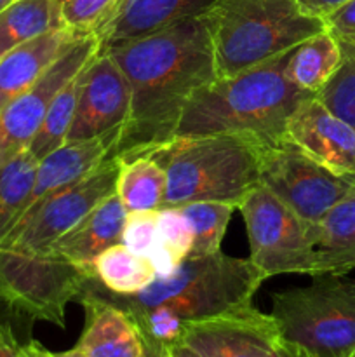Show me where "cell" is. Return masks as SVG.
Instances as JSON below:
<instances>
[{
	"label": "cell",
	"instance_id": "27",
	"mask_svg": "<svg viewBox=\"0 0 355 357\" xmlns=\"http://www.w3.org/2000/svg\"><path fill=\"white\" fill-rule=\"evenodd\" d=\"M194 232V246L188 257H205L221 251L223 237L235 206L226 202H190L180 206Z\"/></svg>",
	"mask_w": 355,
	"mask_h": 357
},
{
	"label": "cell",
	"instance_id": "17",
	"mask_svg": "<svg viewBox=\"0 0 355 357\" xmlns=\"http://www.w3.org/2000/svg\"><path fill=\"white\" fill-rule=\"evenodd\" d=\"M79 37L84 35L63 26L31 38L0 56V110L30 89L59 54Z\"/></svg>",
	"mask_w": 355,
	"mask_h": 357
},
{
	"label": "cell",
	"instance_id": "31",
	"mask_svg": "<svg viewBox=\"0 0 355 357\" xmlns=\"http://www.w3.org/2000/svg\"><path fill=\"white\" fill-rule=\"evenodd\" d=\"M157 223H159L160 239L187 258L190 255L191 246H194V232H191L190 222L181 213V209H159V213H157Z\"/></svg>",
	"mask_w": 355,
	"mask_h": 357
},
{
	"label": "cell",
	"instance_id": "10",
	"mask_svg": "<svg viewBox=\"0 0 355 357\" xmlns=\"http://www.w3.org/2000/svg\"><path fill=\"white\" fill-rule=\"evenodd\" d=\"M354 183L355 178L334 174L289 139L265 143L261 150L260 185L310 225H315Z\"/></svg>",
	"mask_w": 355,
	"mask_h": 357
},
{
	"label": "cell",
	"instance_id": "9",
	"mask_svg": "<svg viewBox=\"0 0 355 357\" xmlns=\"http://www.w3.org/2000/svg\"><path fill=\"white\" fill-rule=\"evenodd\" d=\"M120 159L106 157L93 171L52 192L28 209L0 241L3 250L45 255L52 243L77 225L103 199L115 194Z\"/></svg>",
	"mask_w": 355,
	"mask_h": 357
},
{
	"label": "cell",
	"instance_id": "37",
	"mask_svg": "<svg viewBox=\"0 0 355 357\" xmlns=\"http://www.w3.org/2000/svg\"><path fill=\"white\" fill-rule=\"evenodd\" d=\"M159 357H200V356H198L194 349L184 345L183 342H174V344L164 347Z\"/></svg>",
	"mask_w": 355,
	"mask_h": 357
},
{
	"label": "cell",
	"instance_id": "35",
	"mask_svg": "<svg viewBox=\"0 0 355 357\" xmlns=\"http://www.w3.org/2000/svg\"><path fill=\"white\" fill-rule=\"evenodd\" d=\"M19 347L9 324L0 323V357H17Z\"/></svg>",
	"mask_w": 355,
	"mask_h": 357
},
{
	"label": "cell",
	"instance_id": "33",
	"mask_svg": "<svg viewBox=\"0 0 355 357\" xmlns=\"http://www.w3.org/2000/svg\"><path fill=\"white\" fill-rule=\"evenodd\" d=\"M146 258L150 260L153 271H155V275L159 279L171 278V275L178 271V267L181 265V261L184 260L183 255H180L176 250H174V248H171L169 244L164 243L160 237Z\"/></svg>",
	"mask_w": 355,
	"mask_h": 357
},
{
	"label": "cell",
	"instance_id": "18",
	"mask_svg": "<svg viewBox=\"0 0 355 357\" xmlns=\"http://www.w3.org/2000/svg\"><path fill=\"white\" fill-rule=\"evenodd\" d=\"M127 209L117 194L108 195L90 209L73 229L54 241L49 253L59 255L77 265L93 267L94 260L108 248L122 243Z\"/></svg>",
	"mask_w": 355,
	"mask_h": 357
},
{
	"label": "cell",
	"instance_id": "13",
	"mask_svg": "<svg viewBox=\"0 0 355 357\" xmlns=\"http://www.w3.org/2000/svg\"><path fill=\"white\" fill-rule=\"evenodd\" d=\"M282 337L271 314L253 303L184 324L180 342L200 357H274Z\"/></svg>",
	"mask_w": 355,
	"mask_h": 357
},
{
	"label": "cell",
	"instance_id": "4",
	"mask_svg": "<svg viewBox=\"0 0 355 357\" xmlns=\"http://www.w3.org/2000/svg\"><path fill=\"white\" fill-rule=\"evenodd\" d=\"M265 142L244 132L174 136L143 155L155 160L167 176L162 208L190 202H226L235 208L260 185Z\"/></svg>",
	"mask_w": 355,
	"mask_h": 357
},
{
	"label": "cell",
	"instance_id": "21",
	"mask_svg": "<svg viewBox=\"0 0 355 357\" xmlns=\"http://www.w3.org/2000/svg\"><path fill=\"white\" fill-rule=\"evenodd\" d=\"M340 65V42L329 30H324L291 49L285 63V75L301 91L317 94L333 79Z\"/></svg>",
	"mask_w": 355,
	"mask_h": 357
},
{
	"label": "cell",
	"instance_id": "39",
	"mask_svg": "<svg viewBox=\"0 0 355 357\" xmlns=\"http://www.w3.org/2000/svg\"><path fill=\"white\" fill-rule=\"evenodd\" d=\"M52 357H86L79 349H72V351H66V352H52Z\"/></svg>",
	"mask_w": 355,
	"mask_h": 357
},
{
	"label": "cell",
	"instance_id": "40",
	"mask_svg": "<svg viewBox=\"0 0 355 357\" xmlns=\"http://www.w3.org/2000/svg\"><path fill=\"white\" fill-rule=\"evenodd\" d=\"M17 357H33V356H31L30 349H28V342H26V344H21L19 351H17Z\"/></svg>",
	"mask_w": 355,
	"mask_h": 357
},
{
	"label": "cell",
	"instance_id": "25",
	"mask_svg": "<svg viewBox=\"0 0 355 357\" xmlns=\"http://www.w3.org/2000/svg\"><path fill=\"white\" fill-rule=\"evenodd\" d=\"M38 159L24 150L0 167V241L21 218L37 174Z\"/></svg>",
	"mask_w": 355,
	"mask_h": 357
},
{
	"label": "cell",
	"instance_id": "24",
	"mask_svg": "<svg viewBox=\"0 0 355 357\" xmlns=\"http://www.w3.org/2000/svg\"><path fill=\"white\" fill-rule=\"evenodd\" d=\"M93 268L97 281L115 295H134L157 279L148 258L134 255L122 243L104 250Z\"/></svg>",
	"mask_w": 355,
	"mask_h": 357
},
{
	"label": "cell",
	"instance_id": "20",
	"mask_svg": "<svg viewBox=\"0 0 355 357\" xmlns=\"http://www.w3.org/2000/svg\"><path fill=\"white\" fill-rule=\"evenodd\" d=\"M108 152H110V143L106 139H79V142H66L65 145L38 160L35 183L26 199L23 215L49 194L93 171L97 164L106 159Z\"/></svg>",
	"mask_w": 355,
	"mask_h": 357
},
{
	"label": "cell",
	"instance_id": "34",
	"mask_svg": "<svg viewBox=\"0 0 355 357\" xmlns=\"http://www.w3.org/2000/svg\"><path fill=\"white\" fill-rule=\"evenodd\" d=\"M306 13L313 14V16L326 17L327 14H331L333 10H336L338 7L343 6L348 0H296Z\"/></svg>",
	"mask_w": 355,
	"mask_h": 357
},
{
	"label": "cell",
	"instance_id": "2",
	"mask_svg": "<svg viewBox=\"0 0 355 357\" xmlns=\"http://www.w3.org/2000/svg\"><path fill=\"white\" fill-rule=\"evenodd\" d=\"M265 279L249 258L218 251L187 257L171 278H157L134 295L108 291L96 275L86 288L124 310L138 328L145 356L159 357L164 347L180 342L184 324L249 305Z\"/></svg>",
	"mask_w": 355,
	"mask_h": 357
},
{
	"label": "cell",
	"instance_id": "16",
	"mask_svg": "<svg viewBox=\"0 0 355 357\" xmlns=\"http://www.w3.org/2000/svg\"><path fill=\"white\" fill-rule=\"evenodd\" d=\"M77 303L86 310V326L77 349L86 357H145L131 317L84 286Z\"/></svg>",
	"mask_w": 355,
	"mask_h": 357
},
{
	"label": "cell",
	"instance_id": "38",
	"mask_svg": "<svg viewBox=\"0 0 355 357\" xmlns=\"http://www.w3.org/2000/svg\"><path fill=\"white\" fill-rule=\"evenodd\" d=\"M28 349H30L31 356H33V357H52L51 351H47L45 347H42V345L38 344V342H35V340L28 342Z\"/></svg>",
	"mask_w": 355,
	"mask_h": 357
},
{
	"label": "cell",
	"instance_id": "30",
	"mask_svg": "<svg viewBox=\"0 0 355 357\" xmlns=\"http://www.w3.org/2000/svg\"><path fill=\"white\" fill-rule=\"evenodd\" d=\"M159 211H134L127 213L124 230H122V244L139 257H148L152 248L159 241Z\"/></svg>",
	"mask_w": 355,
	"mask_h": 357
},
{
	"label": "cell",
	"instance_id": "42",
	"mask_svg": "<svg viewBox=\"0 0 355 357\" xmlns=\"http://www.w3.org/2000/svg\"><path fill=\"white\" fill-rule=\"evenodd\" d=\"M350 357H355V352H354V354H352V356H350Z\"/></svg>",
	"mask_w": 355,
	"mask_h": 357
},
{
	"label": "cell",
	"instance_id": "23",
	"mask_svg": "<svg viewBox=\"0 0 355 357\" xmlns=\"http://www.w3.org/2000/svg\"><path fill=\"white\" fill-rule=\"evenodd\" d=\"M63 28L58 0H13L0 10V56Z\"/></svg>",
	"mask_w": 355,
	"mask_h": 357
},
{
	"label": "cell",
	"instance_id": "7",
	"mask_svg": "<svg viewBox=\"0 0 355 357\" xmlns=\"http://www.w3.org/2000/svg\"><path fill=\"white\" fill-rule=\"evenodd\" d=\"M94 268L54 253L28 255L0 248V305L28 321L65 328L66 307L77 302Z\"/></svg>",
	"mask_w": 355,
	"mask_h": 357
},
{
	"label": "cell",
	"instance_id": "19",
	"mask_svg": "<svg viewBox=\"0 0 355 357\" xmlns=\"http://www.w3.org/2000/svg\"><path fill=\"white\" fill-rule=\"evenodd\" d=\"M313 253L312 275H347L355 271V183L313 225Z\"/></svg>",
	"mask_w": 355,
	"mask_h": 357
},
{
	"label": "cell",
	"instance_id": "15",
	"mask_svg": "<svg viewBox=\"0 0 355 357\" xmlns=\"http://www.w3.org/2000/svg\"><path fill=\"white\" fill-rule=\"evenodd\" d=\"M216 0H117L94 35L100 49L145 37L187 17L200 16Z\"/></svg>",
	"mask_w": 355,
	"mask_h": 357
},
{
	"label": "cell",
	"instance_id": "22",
	"mask_svg": "<svg viewBox=\"0 0 355 357\" xmlns=\"http://www.w3.org/2000/svg\"><path fill=\"white\" fill-rule=\"evenodd\" d=\"M167 190L166 171L148 155L120 160L115 194L127 213L159 211Z\"/></svg>",
	"mask_w": 355,
	"mask_h": 357
},
{
	"label": "cell",
	"instance_id": "36",
	"mask_svg": "<svg viewBox=\"0 0 355 357\" xmlns=\"http://www.w3.org/2000/svg\"><path fill=\"white\" fill-rule=\"evenodd\" d=\"M274 357H315V356L310 354V352L305 351V349L298 347V345L289 344V342L285 340H281V344H278L277 349H275Z\"/></svg>",
	"mask_w": 355,
	"mask_h": 357
},
{
	"label": "cell",
	"instance_id": "26",
	"mask_svg": "<svg viewBox=\"0 0 355 357\" xmlns=\"http://www.w3.org/2000/svg\"><path fill=\"white\" fill-rule=\"evenodd\" d=\"M77 96H79V73L58 91V94L45 112L40 129L28 146V150L38 160L54 152L61 145H65L66 139H68L73 115H75Z\"/></svg>",
	"mask_w": 355,
	"mask_h": 357
},
{
	"label": "cell",
	"instance_id": "41",
	"mask_svg": "<svg viewBox=\"0 0 355 357\" xmlns=\"http://www.w3.org/2000/svg\"><path fill=\"white\" fill-rule=\"evenodd\" d=\"M10 2H13V0H0V10H2L3 7H7V6H9Z\"/></svg>",
	"mask_w": 355,
	"mask_h": 357
},
{
	"label": "cell",
	"instance_id": "28",
	"mask_svg": "<svg viewBox=\"0 0 355 357\" xmlns=\"http://www.w3.org/2000/svg\"><path fill=\"white\" fill-rule=\"evenodd\" d=\"M315 96L355 129V45H341L340 68Z\"/></svg>",
	"mask_w": 355,
	"mask_h": 357
},
{
	"label": "cell",
	"instance_id": "32",
	"mask_svg": "<svg viewBox=\"0 0 355 357\" xmlns=\"http://www.w3.org/2000/svg\"><path fill=\"white\" fill-rule=\"evenodd\" d=\"M326 26L341 45H355V0H348L324 17Z\"/></svg>",
	"mask_w": 355,
	"mask_h": 357
},
{
	"label": "cell",
	"instance_id": "43",
	"mask_svg": "<svg viewBox=\"0 0 355 357\" xmlns=\"http://www.w3.org/2000/svg\"><path fill=\"white\" fill-rule=\"evenodd\" d=\"M145 357H148V356H145Z\"/></svg>",
	"mask_w": 355,
	"mask_h": 357
},
{
	"label": "cell",
	"instance_id": "3",
	"mask_svg": "<svg viewBox=\"0 0 355 357\" xmlns=\"http://www.w3.org/2000/svg\"><path fill=\"white\" fill-rule=\"evenodd\" d=\"M289 52L198 87L184 107L176 136L244 132L265 143L285 139L289 117L312 96L285 75Z\"/></svg>",
	"mask_w": 355,
	"mask_h": 357
},
{
	"label": "cell",
	"instance_id": "6",
	"mask_svg": "<svg viewBox=\"0 0 355 357\" xmlns=\"http://www.w3.org/2000/svg\"><path fill=\"white\" fill-rule=\"evenodd\" d=\"M271 317L282 340L315 357L355 352V281L315 274L308 286L271 293Z\"/></svg>",
	"mask_w": 355,
	"mask_h": 357
},
{
	"label": "cell",
	"instance_id": "29",
	"mask_svg": "<svg viewBox=\"0 0 355 357\" xmlns=\"http://www.w3.org/2000/svg\"><path fill=\"white\" fill-rule=\"evenodd\" d=\"M63 26L80 35H90L103 23L117 0H58Z\"/></svg>",
	"mask_w": 355,
	"mask_h": 357
},
{
	"label": "cell",
	"instance_id": "11",
	"mask_svg": "<svg viewBox=\"0 0 355 357\" xmlns=\"http://www.w3.org/2000/svg\"><path fill=\"white\" fill-rule=\"evenodd\" d=\"M97 49L100 40L94 33L73 40L30 89L0 110V167L28 150L58 91L86 66Z\"/></svg>",
	"mask_w": 355,
	"mask_h": 357
},
{
	"label": "cell",
	"instance_id": "8",
	"mask_svg": "<svg viewBox=\"0 0 355 357\" xmlns=\"http://www.w3.org/2000/svg\"><path fill=\"white\" fill-rule=\"evenodd\" d=\"M237 209L249 239V260L265 278L313 274V225L303 222L263 185L247 192Z\"/></svg>",
	"mask_w": 355,
	"mask_h": 357
},
{
	"label": "cell",
	"instance_id": "1",
	"mask_svg": "<svg viewBox=\"0 0 355 357\" xmlns=\"http://www.w3.org/2000/svg\"><path fill=\"white\" fill-rule=\"evenodd\" d=\"M101 51L113 58L131 89L129 117L108 153L120 160L174 138L191 94L216 79L211 38L200 16Z\"/></svg>",
	"mask_w": 355,
	"mask_h": 357
},
{
	"label": "cell",
	"instance_id": "12",
	"mask_svg": "<svg viewBox=\"0 0 355 357\" xmlns=\"http://www.w3.org/2000/svg\"><path fill=\"white\" fill-rule=\"evenodd\" d=\"M129 108L131 89L127 79L113 58L97 49L79 72V96L66 142L103 138L111 150L127 121Z\"/></svg>",
	"mask_w": 355,
	"mask_h": 357
},
{
	"label": "cell",
	"instance_id": "5",
	"mask_svg": "<svg viewBox=\"0 0 355 357\" xmlns=\"http://www.w3.org/2000/svg\"><path fill=\"white\" fill-rule=\"evenodd\" d=\"M209 31L216 77H232L291 51L327 30L296 0H216L200 14Z\"/></svg>",
	"mask_w": 355,
	"mask_h": 357
},
{
	"label": "cell",
	"instance_id": "14",
	"mask_svg": "<svg viewBox=\"0 0 355 357\" xmlns=\"http://www.w3.org/2000/svg\"><path fill=\"white\" fill-rule=\"evenodd\" d=\"M285 139L334 174L355 178V129L315 94L305 98L292 112Z\"/></svg>",
	"mask_w": 355,
	"mask_h": 357
}]
</instances>
